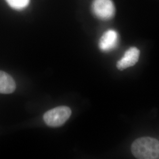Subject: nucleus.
Instances as JSON below:
<instances>
[{"instance_id":"6","label":"nucleus","mask_w":159,"mask_h":159,"mask_svg":"<svg viewBox=\"0 0 159 159\" xmlns=\"http://www.w3.org/2000/svg\"><path fill=\"white\" fill-rule=\"evenodd\" d=\"M16 84L11 75L0 71V93L11 94L15 91Z\"/></svg>"},{"instance_id":"4","label":"nucleus","mask_w":159,"mask_h":159,"mask_svg":"<svg viewBox=\"0 0 159 159\" xmlns=\"http://www.w3.org/2000/svg\"><path fill=\"white\" fill-rule=\"evenodd\" d=\"M140 56V51L136 47H131L125 51L124 56L117 63V67L120 70L133 66L136 64Z\"/></svg>"},{"instance_id":"3","label":"nucleus","mask_w":159,"mask_h":159,"mask_svg":"<svg viewBox=\"0 0 159 159\" xmlns=\"http://www.w3.org/2000/svg\"><path fill=\"white\" fill-rule=\"evenodd\" d=\"M91 8L93 14L103 20L112 18L116 12L115 7L111 0H94Z\"/></svg>"},{"instance_id":"2","label":"nucleus","mask_w":159,"mask_h":159,"mask_svg":"<svg viewBox=\"0 0 159 159\" xmlns=\"http://www.w3.org/2000/svg\"><path fill=\"white\" fill-rule=\"evenodd\" d=\"M71 114V109L67 106H60L47 111L43 119L48 126L56 127L63 125Z\"/></svg>"},{"instance_id":"1","label":"nucleus","mask_w":159,"mask_h":159,"mask_svg":"<svg viewBox=\"0 0 159 159\" xmlns=\"http://www.w3.org/2000/svg\"><path fill=\"white\" fill-rule=\"evenodd\" d=\"M131 152L137 159H159V142L149 137L137 139L131 145Z\"/></svg>"},{"instance_id":"5","label":"nucleus","mask_w":159,"mask_h":159,"mask_svg":"<svg viewBox=\"0 0 159 159\" xmlns=\"http://www.w3.org/2000/svg\"><path fill=\"white\" fill-rule=\"evenodd\" d=\"M118 33L113 30L107 31L103 34L99 41V47L103 51L112 50L118 44Z\"/></svg>"},{"instance_id":"7","label":"nucleus","mask_w":159,"mask_h":159,"mask_svg":"<svg viewBox=\"0 0 159 159\" xmlns=\"http://www.w3.org/2000/svg\"><path fill=\"white\" fill-rule=\"evenodd\" d=\"M8 5L11 8L17 10H21L27 8L30 4V0H6Z\"/></svg>"}]
</instances>
